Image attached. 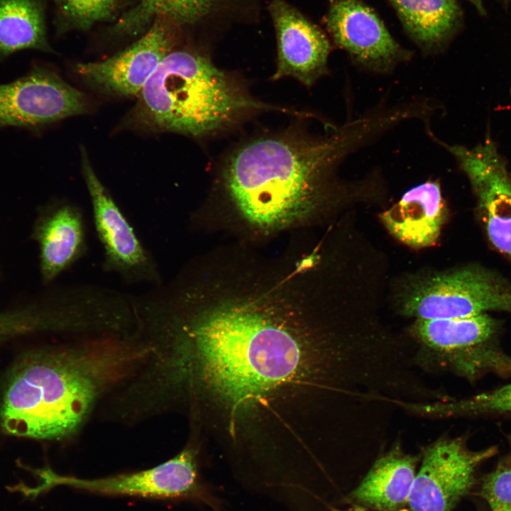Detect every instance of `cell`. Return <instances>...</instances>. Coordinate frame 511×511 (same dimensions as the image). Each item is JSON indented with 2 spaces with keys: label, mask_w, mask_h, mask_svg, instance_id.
I'll return each mask as SVG.
<instances>
[{
  "label": "cell",
  "mask_w": 511,
  "mask_h": 511,
  "mask_svg": "<svg viewBox=\"0 0 511 511\" xmlns=\"http://www.w3.org/2000/svg\"><path fill=\"white\" fill-rule=\"evenodd\" d=\"M381 132L378 118L368 114L327 136L287 131L255 138L226 159L222 188L250 227L270 232L295 226L326 199L345 157Z\"/></svg>",
  "instance_id": "6da1fadb"
},
{
  "label": "cell",
  "mask_w": 511,
  "mask_h": 511,
  "mask_svg": "<svg viewBox=\"0 0 511 511\" xmlns=\"http://www.w3.org/2000/svg\"><path fill=\"white\" fill-rule=\"evenodd\" d=\"M127 356L120 350H75L40 354L11 375L0 419L8 433L57 439L72 432Z\"/></svg>",
  "instance_id": "7a4b0ae2"
},
{
  "label": "cell",
  "mask_w": 511,
  "mask_h": 511,
  "mask_svg": "<svg viewBox=\"0 0 511 511\" xmlns=\"http://www.w3.org/2000/svg\"><path fill=\"white\" fill-rule=\"evenodd\" d=\"M131 119L145 129L200 137L226 129L252 112L256 101L233 77L193 51H171L141 89Z\"/></svg>",
  "instance_id": "3957f363"
},
{
  "label": "cell",
  "mask_w": 511,
  "mask_h": 511,
  "mask_svg": "<svg viewBox=\"0 0 511 511\" xmlns=\"http://www.w3.org/2000/svg\"><path fill=\"white\" fill-rule=\"evenodd\" d=\"M499 324L488 314L458 319H417L412 334L418 355L468 380L511 375V356L500 346Z\"/></svg>",
  "instance_id": "277c9868"
},
{
  "label": "cell",
  "mask_w": 511,
  "mask_h": 511,
  "mask_svg": "<svg viewBox=\"0 0 511 511\" xmlns=\"http://www.w3.org/2000/svg\"><path fill=\"white\" fill-rule=\"evenodd\" d=\"M492 311L511 313V282L481 267L427 279L403 303V312L417 319L466 318Z\"/></svg>",
  "instance_id": "5b68a950"
},
{
  "label": "cell",
  "mask_w": 511,
  "mask_h": 511,
  "mask_svg": "<svg viewBox=\"0 0 511 511\" xmlns=\"http://www.w3.org/2000/svg\"><path fill=\"white\" fill-rule=\"evenodd\" d=\"M81 167L92 204L94 228L103 249L104 270L117 275L130 285H161L162 275L153 256L97 175L83 147Z\"/></svg>",
  "instance_id": "8992f818"
},
{
  "label": "cell",
  "mask_w": 511,
  "mask_h": 511,
  "mask_svg": "<svg viewBox=\"0 0 511 511\" xmlns=\"http://www.w3.org/2000/svg\"><path fill=\"white\" fill-rule=\"evenodd\" d=\"M472 451L460 438H440L424 449L408 499L412 511H452L475 483L476 468L496 453Z\"/></svg>",
  "instance_id": "52a82bcc"
},
{
  "label": "cell",
  "mask_w": 511,
  "mask_h": 511,
  "mask_svg": "<svg viewBox=\"0 0 511 511\" xmlns=\"http://www.w3.org/2000/svg\"><path fill=\"white\" fill-rule=\"evenodd\" d=\"M87 109L82 92L38 63L22 77L0 84V128L35 131Z\"/></svg>",
  "instance_id": "ba28073f"
},
{
  "label": "cell",
  "mask_w": 511,
  "mask_h": 511,
  "mask_svg": "<svg viewBox=\"0 0 511 511\" xmlns=\"http://www.w3.org/2000/svg\"><path fill=\"white\" fill-rule=\"evenodd\" d=\"M324 23L334 43L369 71L386 74L412 57L362 0H329Z\"/></svg>",
  "instance_id": "9c48e42d"
},
{
  "label": "cell",
  "mask_w": 511,
  "mask_h": 511,
  "mask_svg": "<svg viewBox=\"0 0 511 511\" xmlns=\"http://www.w3.org/2000/svg\"><path fill=\"white\" fill-rule=\"evenodd\" d=\"M170 21L154 20L148 31L124 50L101 62L78 63L76 73L96 90L112 96L138 95L161 61L173 50Z\"/></svg>",
  "instance_id": "30bf717a"
},
{
  "label": "cell",
  "mask_w": 511,
  "mask_h": 511,
  "mask_svg": "<svg viewBox=\"0 0 511 511\" xmlns=\"http://www.w3.org/2000/svg\"><path fill=\"white\" fill-rule=\"evenodd\" d=\"M49 485H65L109 495L153 498H194L218 510L199 481L195 456L185 449L169 461L148 470L101 479H79L45 472Z\"/></svg>",
  "instance_id": "8fae6325"
},
{
  "label": "cell",
  "mask_w": 511,
  "mask_h": 511,
  "mask_svg": "<svg viewBox=\"0 0 511 511\" xmlns=\"http://www.w3.org/2000/svg\"><path fill=\"white\" fill-rule=\"evenodd\" d=\"M476 194L484 226L493 246L511 261V178L493 144L474 148L449 145Z\"/></svg>",
  "instance_id": "7c38bea8"
},
{
  "label": "cell",
  "mask_w": 511,
  "mask_h": 511,
  "mask_svg": "<svg viewBox=\"0 0 511 511\" xmlns=\"http://www.w3.org/2000/svg\"><path fill=\"white\" fill-rule=\"evenodd\" d=\"M268 11L275 27L277 69L273 79L290 77L310 87L327 74L331 50L326 35L284 0H271Z\"/></svg>",
  "instance_id": "4fadbf2b"
},
{
  "label": "cell",
  "mask_w": 511,
  "mask_h": 511,
  "mask_svg": "<svg viewBox=\"0 0 511 511\" xmlns=\"http://www.w3.org/2000/svg\"><path fill=\"white\" fill-rule=\"evenodd\" d=\"M86 236L84 217L77 205L60 201L46 209L36 231L40 271L45 283L54 280L85 256Z\"/></svg>",
  "instance_id": "5bb4252c"
},
{
  "label": "cell",
  "mask_w": 511,
  "mask_h": 511,
  "mask_svg": "<svg viewBox=\"0 0 511 511\" xmlns=\"http://www.w3.org/2000/svg\"><path fill=\"white\" fill-rule=\"evenodd\" d=\"M444 213L439 183L428 181L406 192L380 218L395 238L410 246L423 248L437 241Z\"/></svg>",
  "instance_id": "9a60e30c"
},
{
  "label": "cell",
  "mask_w": 511,
  "mask_h": 511,
  "mask_svg": "<svg viewBox=\"0 0 511 511\" xmlns=\"http://www.w3.org/2000/svg\"><path fill=\"white\" fill-rule=\"evenodd\" d=\"M419 457L397 446L374 462L360 484L350 493L356 506L377 511H398L408 505Z\"/></svg>",
  "instance_id": "2e32d148"
},
{
  "label": "cell",
  "mask_w": 511,
  "mask_h": 511,
  "mask_svg": "<svg viewBox=\"0 0 511 511\" xmlns=\"http://www.w3.org/2000/svg\"><path fill=\"white\" fill-rule=\"evenodd\" d=\"M405 30L425 53H437L458 28L461 11L456 0H389Z\"/></svg>",
  "instance_id": "e0dca14e"
},
{
  "label": "cell",
  "mask_w": 511,
  "mask_h": 511,
  "mask_svg": "<svg viewBox=\"0 0 511 511\" xmlns=\"http://www.w3.org/2000/svg\"><path fill=\"white\" fill-rule=\"evenodd\" d=\"M53 52L42 0H0V61L23 50Z\"/></svg>",
  "instance_id": "ac0fdd59"
},
{
  "label": "cell",
  "mask_w": 511,
  "mask_h": 511,
  "mask_svg": "<svg viewBox=\"0 0 511 511\" xmlns=\"http://www.w3.org/2000/svg\"><path fill=\"white\" fill-rule=\"evenodd\" d=\"M219 0H140L114 27L118 34H136L148 23L164 18L178 23H193L214 9Z\"/></svg>",
  "instance_id": "d6986e66"
},
{
  "label": "cell",
  "mask_w": 511,
  "mask_h": 511,
  "mask_svg": "<svg viewBox=\"0 0 511 511\" xmlns=\"http://www.w3.org/2000/svg\"><path fill=\"white\" fill-rule=\"evenodd\" d=\"M57 23L61 31L87 30L95 23L111 18L118 0H54Z\"/></svg>",
  "instance_id": "ffe728a7"
},
{
  "label": "cell",
  "mask_w": 511,
  "mask_h": 511,
  "mask_svg": "<svg viewBox=\"0 0 511 511\" xmlns=\"http://www.w3.org/2000/svg\"><path fill=\"white\" fill-rule=\"evenodd\" d=\"M480 495L491 511H511V450L485 477Z\"/></svg>",
  "instance_id": "44dd1931"
},
{
  "label": "cell",
  "mask_w": 511,
  "mask_h": 511,
  "mask_svg": "<svg viewBox=\"0 0 511 511\" xmlns=\"http://www.w3.org/2000/svg\"><path fill=\"white\" fill-rule=\"evenodd\" d=\"M461 410L466 416L479 414L511 415V383L463 398Z\"/></svg>",
  "instance_id": "7402d4cb"
},
{
  "label": "cell",
  "mask_w": 511,
  "mask_h": 511,
  "mask_svg": "<svg viewBox=\"0 0 511 511\" xmlns=\"http://www.w3.org/2000/svg\"><path fill=\"white\" fill-rule=\"evenodd\" d=\"M468 1L470 4H471L476 9L477 11L480 13H485V9L483 4L482 0H465Z\"/></svg>",
  "instance_id": "603a6c76"
}]
</instances>
